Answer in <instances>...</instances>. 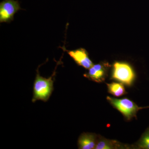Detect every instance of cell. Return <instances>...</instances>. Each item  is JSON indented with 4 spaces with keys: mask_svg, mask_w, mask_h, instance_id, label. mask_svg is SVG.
Returning <instances> with one entry per match:
<instances>
[{
    "mask_svg": "<svg viewBox=\"0 0 149 149\" xmlns=\"http://www.w3.org/2000/svg\"><path fill=\"white\" fill-rule=\"evenodd\" d=\"M61 48L64 52H66L70 56L79 66L89 69L93 65V62L89 58L88 52L85 49L80 48L74 50H68L64 46Z\"/></svg>",
    "mask_w": 149,
    "mask_h": 149,
    "instance_id": "5",
    "label": "cell"
},
{
    "mask_svg": "<svg viewBox=\"0 0 149 149\" xmlns=\"http://www.w3.org/2000/svg\"><path fill=\"white\" fill-rule=\"evenodd\" d=\"M22 9L18 0H3L0 3V22L10 23L14 15Z\"/></svg>",
    "mask_w": 149,
    "mask_h": 149,
    "instance_id": "4",
    "label": "cell"
},
{
    "mask_svg": "<svg viewBox=\"0 0 149 149\" xmlns=\"http://www.w3.org/2000/svg\"><path fill=\"white\" fill-rule=\"evenodd\" d=\"M107 85L109 92L115 97H120L125 94V88L121 83H112L107 84Z\"/></svg>",
    "mask_w": 149,
    "mask_h": 149,
    "instance_id": "8",
    "label": "cell"
},
{
    "mask_svg": "<svg viewBox=\"0 0 149 149\" xmlns=\"http://www.w3.org/2000/svg\"><path fill=\"white\" fill-rule=\"evenodd\" d=\"M112 77L115 80L129 85L134 80L135 73L128 63L117 62L113 64Z\"/></svg>",
    "mask_w": 149,
    "mask_h": 149,
    "instance_id": "3",
    "label": "cell"
},
{
    "mask_svg": "<svg viewBox=\"0 0 149 149\" xmlns=\"http://www.w3.org/2000/svg\"><path fill=\"white\" fill-rule=\"evenodd\" d=\"M139 145L141 148L149 149V127L142 136Z\"/></svg>",
    "mask_w": 149,
    "mask_h": 149,
    "instance_id": "10",
    "label": "cell"
},
{
    "mask_svg": "<svg viewBox=\"0 0 149 149\" xmlns=\"http://www.w3.org/2000/svg\"><path fill=\"white\" fill-rule=\"evenodd\" d=\"M97 143V137L95 134L93 133H84L80 135L78 139V148L95 149Z\"/></svg>",
    "mask_w": 149,
    "mask_h": 149,
    "instance_id": "7",
    "label": "cell"
},
{
    "mask_svg": "<svg viewBox=\"0 0 149 149\" xmlns=\"http://www.w3.org/2000/svg\"><path fill=\"white\" fill-rule=\"evenodd\" d=\"M61 60L57 62L53 73L48 78L40 75L39 68L42 64L40 65L38 67L36 70L37 73L33 85L32 102L35 103L37 100L44 102L48 101L54 91V83L56 74V70L59 65L61 64Z\"/></svg>",
    "mask_w": 149,
    "mask_h": 149,
    "instance_id": "1",
    "label": "cell"
},
{
    "mask_svg": "<svg viewBox=\"0 0 149 149\" xmlns=\"http://www.w3.org/2000/svg\"><path fill=\"white\" fill-rule=\"evenodd\" d=\"M120 147L118 142L108 140H101L97 142L95 148L96 149H115Z\"/></svg>",
    "mask_w": 149,
    "mask_h": 149,
    "instance_id": "9",
    "label": "cell"
},
{
    "mask_svg": "<svg viewBox=\"0 0 149 149\" xmlns=\"http://www.w3.org/2000/svg\"><path fill=\"white\" fill-rule=\"evenodd\" d=\"M107 99L112 105L121 113L128 120L135 117L139 110L146 108L139 107L134 102L127 98L118 99L107 97Z\"/></svg>",
    "mask_w": 149,
    "mask_h": 149,
    "instance_id": "2",
    "label": "cell"
},
{
    "mask_svg": "<svg viewBox=\"0 0 149 149\" xmlns=\"http://www.w3.org/2000/svg\"><path fill=\"white\" fill-rule=\"evenodd\" d=\"M106 68L105 64L93 65L89 69L88 72L84 74V76L94 82L101 83L105 80L106 74Z\"/></svg>",
    "mask_w": 149,
    "mask_h": 149,
    "instance_id": "6",
    "label": "cell"
}]
</instances>
